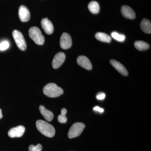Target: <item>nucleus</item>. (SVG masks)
Returning a JSON list of instances; mask_svg holds the SVG:
<instances>
[{"label": "nucleus", "mask_w": 151, "mask_h": 151, "mask_svg": "<svg viewBox=\"0 0 151 151\" xmlns=\"http://www.w3.org/2000/svg\"><path fill=\"white\" fill-rule=\"evenodd\" d=\"M39 110L41 114L44 116L47 121L48 122L52 121L54 117V115L52 112L46 109L43 105H40Z\"/></svg>", "instance_id": "nucleus-14"}, {"label": "nucleus", "mask_w": 151, "mask_h": 151, "mask_svg": "<svg viewBox=\"0 0 151 151\" xmlns=\"http://www.w3.org/2000/svg\"><path fill=\"white\" fill-rule=\"evenodd\" d=\"M25 127L22 126L12 128L9 131L8 135L11 138L20 137L24 134L25 132Z\"/></svg>", "instance_id": "nucleus-8"}, {"label": "nucleus", "mask_w": 151, "mask_h": 151, "mask_svg": "<svg viewBox=\"0 0 151 151\" xmlns=\"http://www.w3.org/2000/svg\"><path fill=\"white\" fill-rule=\"evenodd\" d=\"M60 45L63 49H67L72 45V39L70 35L64 32L61 35L60 39Z\"/></svg>", "instance_id": "nucleus-6"}, {"label": "nucleus", "mask_w": 151, "mask_h": 151, "mask_svg": "<svg viewBox=\"0 0 151 151\" xmlns=\"http://www.w3.org/2000/svg\"><path fill=\"white\" fill-rule=\"evenodd\" d=\"M65 59V53L59 52L55 55L52 62V67L55 69L58 68L62 65Z\"/></svg>", "instance_id": "nucleus-7"}, {"label": "nucleus", "mask_w": 151, "mask_h": 151, "mask_svg": "<svg viewBox=\"0 0 151 151\" xmlns=\"http://www.w3.org/2000/svg\"><path fill=\"white\" fill-rule=\"evenodd\" d=\"M3 117L2 114V111L1 109H0V119H1Z\"/></svg>", "instance_id": "nucleus-25"}, {"label": "nucleus", "mask_w": 151, "mask_h": 151, "mask_svg": "<svg viewBox=\"0 0 151 151\" xmlns=\"http://www.w3.org/2000/svg\"><path fill=\"white\" fill-rule=\"evenodd\" d=\"M19 16L22 22L28 21L30 18V14L28 9L24 5L20 6L19 10Z\"/></svg>", "instance_id": "nucleus-9"}, {"label": "nucleus", "mask_w": 151, "mask_h": 151, "mask_svg": "<svg viewBox=\"0 0 151 151\" xmlns=\"http://www.w3.org/2000/svg\"><path fill=\"white\" fill-rule=\"evenodd\" d=\"M95 37L98 40L103 42L109 43L111 42L112 38L111 37L105 33L98 32L95 35Z\"/></svg>", "instance_id": "nucleus-16"}, {"label": "nucleus", "mask_w": 151, "mask_h": 151, "mask_svg": "<svg viewBox=\"0 0 151 151\" xmlns=\"http://www.w3.org/2000/svg\"><path fill=\"white\" fill-rule=\"evenodd\" d=\"M9 44L8 42L6 41L3 42H2L0 44V50H6L9 48Z\"/></svg>", "instance_id": "nucleus-22"}, {"label": "nucleus", "mask_w": 151, "mask_h": 151, "mask_svg": "<svg viewBox=\"0 0 151 151\" xmlns=\"http://www.w3.org/2000/svg\"><path fill=\"white\" fill-rule=\"evenodd\" d=\"M42 27L46 34L50 35L52 33L54 30V27L52 23L47 18H44L41 22Z\"/></svg>", "instance_id": "nucleus-11"}, {"label": "nucleus", "mask_w": 151, "mask_h": 151, "mask_svg": "<svg viewBox=\"0 0 151 151\" xmlns=\"http://www.w3.org/2000/svg\"><path fill=\"white\" fill-rule=\"evenodd\" d=\"M121 12L123 16L126 18L133 19L136 17V14L134 11L129 6H122L121 9Z\"/></svg>", "instance_id": "nucleus-12"}, {"label": "nucleus", "mask_w": 151, "mask_h": 151, "mask_svg": "<svg viewBox=\"0 0 151 151\" xmlns=\"http://www.w3.org/2000/svg\"><path fill=\"white\" fill-rule=\"evenodd\" d=\"M110 63L122 75L124 76H128V72L127 69L121 63L115 60L112 59L110 60Z\"/></svg>", "instance_id": "nucleus-13"}, {"label": "nucleus", "mask_w": 151, "mask_h": 151, "mask_svg": "<svg viewBox=\"0 0 151 151\" xmlns=\"http://www.w3.org/2000/svg\"><path fill=\"white\" fill-rule=\"evenodd\" d=\"M140 26L141 29L146 33L151 34V23L147 19H144L141 22Z\"/></svg>", "instance_id": "nucleus-15"}, {"label": "nucleus", "mask_w": 151, "mask_h": 151, "mask_svg": "<svg viewBox=\"0 0 151 151\" xmlns=\"http://www.w3.org/2000/svg\"><path fill=\"white\" fill-rule=\"evenodd\" d=\"M135 47L140 51L147 50L150 48L148 43L143 41H137L134 43Z\"/></svg>", "instance_id": "nucleus-18"}, {"label": "nucleus", "mask_w": 151, "mask_h": 151, "mask_svg": "<svg viewBox=\"0 0 151 151\" xmlns=\"http://www.w3.org/2000/svg\"><path fill=\"white\" fill-rule=\"evenodd\" d=\"M88 9L92 14H97L100 12V7L99 4L96 1H92L88 5Z\"/></svg>", "instance_id": "nucleus-17"}, {"label": "nucleus", "mask_w": 151, "mask_h": 151, "mask_svg": "<svg viewBox=\"0 0 151 151\" xmlns=\"http://www.w3.org/2000/svg\"><path fill=\"white\" fill-rule=\"evenodd\" d=\"M13 37L17 46L20 49L24 51L27 48V44L22 34L18 30H14L12 32Z\"/></svg>", "instance_id": "nucleus-5"}, {"label": "nucleus", "mask_w": 151, "mask_h": 151, "mask_svg": "<svg viewBox=\"0 0 151 151\" xmlns=\"http://www.w3.org/2000/svg\"><path fill=\"white\" fill-rule=\"evenodd\" d=\"M29 151H41L42 150V146L40 144H37V145H31L29 147Z\"/></svg>", "instance_id": "nucleus-21"}, {"label": "nucleus", "mask_w": 151, "mask_h": 151, "mask_svg": "<svg viewBox=\"0 0 151 151\" xmlns=\"http://www.w3.org/2000/svg\"><path fill=\"white\" fill-rule=\"evenodd\" d=\"M29 34L30 37L36 44L42 45L44 43V37L42 34L40 29L36 27L30 28L29 31Z\"/></svg>", "instance_id": "nucleus-3"}, {"label": "nucleus", "mask_w": 151, "mask_h": 151, "mask_svg": "<svg viewBox=\"0 0 151 151\" xmlns=\"http://www.w3.org/2000/svg\"><path fill=\"white\" fill-rule=\"evenodd\" d=\"M93 110L94 111H97V112H100V113H103L104 111L103 108H100L98 106H96V107H94Z\"/></svg>", "instance_id": "nucleus-24"}, {"label": "nucleus", "mask_w": 151, "mask_h": 151, "mask_svg": "<svg viewBox=\"0 0 151 151\" xmlns=\"http://www.w3.org/2000/svg\"><path fill=\"white\" fill-rule=\"evenodd\" d=\"M105 97V93H100L97 95V98L98 100H103Z\"/></svg>", "instance_id": "nucleus-23"}, {"label": "nucleus", "mask_w": 151, "mask_h": 151, "mask_svg": "<svg viewBox=\"0 0 151 151\" xmlns=\"http://www.w3.org/2000/svg\"><path fill=\"white\" fill-rule=\"evenodd\" d=\"M67 110L65 108H63L61 111V114L58 117V122L62 124L66 123L67 121V119L66 117Z\"/></svg>", "instance_id": "nucleus-20"}, {"label": "nucleus", "mask_w": 151, "mask_h": 151, "mask_svg": "<svg viewBox=\"0 0 151 151\" xmlns=\"http://www.w3.org/2000/svg\"><path fill=\"white\" fill-rule=\"evenodd\" d=\"M78 64L81 67L88 70H91L92 68V63L87 57L84 55L78 56L77 59Z\"/></svg>", "instance_id": "nucleus-10"}, {"label": "nucleus", "mask_w": 151, "mask_h": 151, "mask_svg": "<svg viewBox=\"0 0 151 151\" xmlns=\"http://www.w3.org/2000/svg\"><path fill=\"white\" fill-rule=\"evenodd\" d=\"M37 128L40 133L48 137H52L55 134V131L54 127L43 120H39L37 121Z\"/></svg>", "instance_id": "nucleus-1"}, {"label": "nucleus", "mask_w": 151, "mask_h": 151, "mask_svg": "<svg viewBox=\"0 0 151 151\" xmlns=\"http://www.w3.org/2000/svg\"><path fill=\"white\" fill-rule=\"evenodd\" d=\"M44 94L50 97H59L63 94V90L55 83H49L44 87Z\"/></svg>", "instance_id": "nucleus-2"}, {"label": "nucleus", "mask_w": 151, "mask_h": 151, "mask_svg": "<svg viewBox=\"0 0 151 151\" xmlns=\"http://www.w3.org/2000/svg\"><path fill=\"white\" fill-rule=\"evenodd\" d=\"M85 127V125L82 123H76L73 124L68 132V137L72 139L80 136Z\"/></svg>", "instance_id": "nucleus-4"}, {"label": "nucleus", "mask_w": 151, "mask_h": 151, "mask_svg": "<svg viewBox=\"0 0 151 151\" xmlns=\"http://www.w3.org/2000/svg\"><path fill=\"white\" fill-rule=\"evenodd\" d=\"M111 36L115 40L120 42H123L126 39V36L124 34L119 33L116 32H113L111 33Z\"/></svg>", "instance_id": "nucleus-19"}]
</instances>
